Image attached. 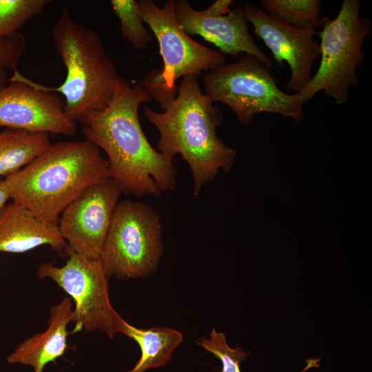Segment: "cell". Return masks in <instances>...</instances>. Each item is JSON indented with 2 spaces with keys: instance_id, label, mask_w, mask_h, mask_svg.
I'll return each instance as SVG.
<instances>
[{
  "instance_id": "obj_17",
  "label": "cell",
  "mask_w": 372,
  "mask_h": 372,
  "mask_svg": "<svg viewBox=\"0 0 372 372\" xmlns=\"http://www.w3.org/2000/svg\"><path fill=\"white\" fill-rule=\"evenodd\" d=\"M50 144V134L6 128L0 131V176L22 169Z\"/></svg>"
},
{
  "instance_id": "obj_18",
  "label": "cell",
  "mask_w": 372,
  "mask_h": 372,
  "mask_svg": "<svg viewBox=\"0 0 372 372\" xmlns=\"http://www.w3.org/2000/svg\"><path fill=\"white\" fill-rule=\"evenodd\" d=\"M263 10L293 27L316 32L322 28L320 0H262Z\"/></svg>"
},
{
  "instance_id": "obj_21",
  "label": "cell",
  "mask_w": 372,
  "mask_h": 372,
  "mask_svg": "<svg viewBox=\"0 0 372 372\" xmlns=\"http://www.w3.org/2000/svg\"><path fill=\"white\" fill-rule=\"evenodd\" d=\"M196 343L220 359L223 365L220 372H240V364L248 355L240 347H229L225 335L214 329L209 338H201Z\"/></svg>"
},
{
  "instance_id": "obj_14",
  "label": "cell",
  "mask_w": 372,
  "mask_h": 372,
  "mask_svg": "<svg viewBox=\"0 0 372 372\" xmlns=\"http://www.w3.org/2000/svg\"><path fill=\"white\" fill-rule=\"evenodd\" d=\"M43 245L56 251L68 248L57 223L41 220L13 201L0 209V251L23 253Z\"/></svg>"
},
{
  "instance_id": "obj_10",
  "label": "cell",
  "mask_w": 372,
  "mask_h": 372,
  "mask_svg": "<svg viewBox=\"0 0 372 372\" xmlns=\"http://www.w3.org/2000/svg\"><path fill=\"white\" fill-rule=\"evenodd\" d=\"M122 192L110 178L85 189L63 210L58 226L72 250L90 260L100 258Z\"/></svg>"
},
{
  "instance_id": "obj_5",
  "label": "cell",
  "mask_w": 372,
  "mask_h": 372,
  "mask_svg": "<svg viewBox=\"0 0 372 372\" xmlns=\"http://www.w3.org/2000/svg\"><path fill=\"white\" fill-rule=\"evenodd\" d=\"M360 0H344L334 19L324 17L319 68L309 83L296 94L304 104L319 92L346 103L349 90L359 83L357 69L365 59L364 43L371 31L370 21L360 16Z\"/></svg>"
},
{
  "instance_id": "obj_8",
  "label": "cell",
  "mask_w": 372,
  "mask_h": 372,
  "mask_svg": "<svg viewBox=\"0 0 372 372\" xmlns=\"http://www.w3.org/2000/svg\"><path fill=\"white\" fill-rule=\"evenodd\" d=\"M65 253L68 260L64 266L41 263L37 276L52 279L72 298L75 307L72 333L100 330L112 338L122 318L111 305L109 278L101 259L86 258L69 246Z\"/></svg>"
},
{
  "instance_id": "obj_24",
  "label": "cell",
  "mask_w": 372,
  "mask_h": 372,
  "mask_svg": "<svg viewBox=\"0 0 372 372\" xmlns=\"http://www.w3.org/2000/svg\"><path fill=\"white\" fill-rule=\"evenodd\" d=\"M233 3L234 1L231 0H217L203 11L204 13L211 16L225 15L230 12V6Z\"/></svg>"
},
{
  "instance_id": "obj_22",
  "label": "cell",
  "mask_w": 372,
  "mask_h": 372,
  "mask_svg": "<svg viewBox=\"0 0 372 372\" xmlns=\"http://www.w3.org/2000/svg\"><path fill=\"white\" fill-rule=\"evenodd\" d=\"M26 48L25 37L20 32L8 38H0V90L8 81V70L16 66Z\"/></svg>"
},
{
  "instance_id": "obj_19",
  "label": "cell",
  "mask_w": 372,
  "mask_h": 372,
  "mask_svg": "<svg viewBox=\"0 0 372 372\" xmlns=\"http://www.w3.org/2000/svg\"><path fill=\"white\" fill-rule=\"evenodd\" d=\"M48 0H0V38H8L33 17L39 15Z\"/></svg>"
},
{
  "instance_id": "obj_11",
  "label": "cell",
  "mask_w": 372,
  "mask_h": 372,
  "mask_svg": "<svg viewBox=\"0 0 372 372\" xmlns=\"http://www.w3.org/2000/svg\"><path fill=\"white\" fill-rule=\"evenodd\" d=\"M8 82L0 90V126L67 136L76 133L75 122L65 114L58 94L43 89L17 69Z\"/></svg>"
},
{
  "instance_id": "obj_2",
  "label": "cell",
  "mask_w": 372,
  "mask_h": 372,
  "mask_svg": "<svg viewBox=\"0 0 372 372\" xmlns=\"http://www.w3.org/2000/svg\"><path fill=\"white\" fill-rule=\"evenodd\" d=\"M202 93L197 75L183 77L174 100L163 112L143 108L147 120L158 130L157 150L174 159L180 154L188 164L194 182V195L214 180L220 170L228 172L236 151L217 135L223 121L222 111Z\"/></svg>"
},
{
  "instance_id": "obj_3",
  "label": "cell",
  "mask_w": 372,
  "mask_h": 372,
  "mask_svg": "<svg viewBox=\"0 0 372 372\" xmlns=\"http://www.w3.org/2000/svg\"><path fill=\"white\" fill-rule=\"evenodd\" d=\"M110 178L107 160L85 139L50 143L3 180L13 202L41 220L58 224L63 210L85 189Z\"/></svg>"
},
{
  "instance_id": "obj_4",
  "label": "cell",
  "mask_w": 372,
  "mask_h": 372,
  "mask_svg": "<svg viewBox=\"0 0 372 372\" xmlns=\"http://www.w3.org/2000/svg\"><path fill=\"white\" fill-rule=\"evenodd\" d=\"M52 39L66 68V77L57 87H41L63 94L65 114L74 122L90 112L105 108L121 76L99 34L77 23L64 8L52 28Z\"/></svg>"
},
{
  "instance_id": "obj_20",
  "label": "cell",
  "mask_w": 372,
  "mask_h": 372,
  "mask_svg": "<svg viewBox=\"0 0 372 372\" xmlns=\"http://www.w3.org/2000/svg\"><path fill=\"white\" fill-rule=\"evenodd\" d=\"M110 4L118 17L123 38L137 50H143L154 39L145 28L136 1L111 0Z\"/></svg>"
},
{
  "instance_id": "obj_15",
  "label": "cell",
  "mask_w": 372,
  "mask_h": 372,
  "mask_svg": "<svg viewBox=\"0 0 372 372\" xmlns=\"http://www.w3.org/2000/svg\"><path fill=\"white\" fill-rule=\"evenodd\" d=\"M48 329L25 340L8 356L10 364L31 366L34 372L63 355L69 334L67 326L73 320L72 301L64 298L50 311Z\"/></svg>"
},
{
  "instance_id": "obj_1",
  "label": "cell",
  "mask_w": 372,
  "mask_h": 372,
  "mask_svg": "<svg viewBox=\"0 0 372 372\" xmlns=\"http://www.w3.org/2000/svg\"><path fill=\"white\" fill-rule=\"evenodd\" d=\"M150 100L141 83L131 87L121 76L109 105L79 121L86 140L107 154L112 178L123 192L160 197L175 189L177 169L172 158L151 145L141 126L139 106Z\"/></svg>"
},
{
  "instance_id": "obj_23",
  "label": "cell",
  "mask_w": 372,
  "mask_h": 372,
  "mask_svg": "<svg viewBox=\"0 0 372 372\" xmlns=\"http://www.w3.org/2000/svg\"><path fill=\"white\" fill-rule=\"evenodd\" d=\"M159 72L160 70H152L139 83L147 91L151 99L155 100L165 110L174 100L178 93L170 91L166 87L160 77Z\"/></svg>"
},
{
  "instance_id": "obj_12",
  "label": "cell",
  "mask_w": 372,
  "mask_h": 372,
  "mask_svg": "<svg viewBox=\"0 0 372 372\" xmlns=\"http://www.w3.org/2000/svg\"><path fill=\"white\" fill-rule=\"evenodd\" d=\"M244 10L255 34L263 41L276 62L282 65L286 61L289 65L288 89L293 94L300 92L311 81L313 63L320 58V45L313 38L316 32L289 25L250 3Z\"/></svg>"
},
{
  "instance_id": "obj_6",
  "label": "cell",
  "mask_w": 372,
  "mask_h": 372,
  "mask_svg": "<svg viewBox=\"0 0 372 372\" xmlns=\"http://www.w3.org/2000/svg\"><path fill=\"white\" fill-rule=\"evenodd\" d=\"M204 88L214 102L227 105L242 125H250L260 113L280 114L296 123L304 118V104L298 95L282 92L270 68L249 54L209 70Z\"/></svg>"
},
{
  "instance_id": "obj_16",
  "label": "cell",
  "mask_w": 372,
  "mask_h": 372,
  "mask_svg": "<svg viewBox=\"0 0 372 372\" xmlns=\"http://www.w3.org/2000/svg\"><path fill=\"white\" fill-rule=\"evenodd\" d=\"M118 333L136 341L141 355L134 368L127 372H145L165 366L171 360L174 350L182 342V333L169 327L139 329L121 319Z\"/></svg>"
},
{
  "instance_id": "obj_9",
  "label": "cell",
  "mask_w": 372,
  "mask_h": 372,
  "mask_svg": "<svg viewBox=\"0 0 372 372\" xmlns=\"http://www.w3.org/2000/svg\"><path fill=\"white\" fill-rule=\"evenodd\" d=\"M174 1L167 0L160 8L152 0L136 1L143 22L159 45L163 61L160 77L169 90L178 93V79L221 66L225 58L218 50L198 43L183 31L175 17Z\"/></svg>"
},
{
  "instance_id": "obj_7",
  "label": "cell",
  "mask_w": 372,
  "mask_h": 372,
  "mask_svg": "<svg viewBox=\"0 0 372 372\" xmlns=\"http://www.w3.org/2000/svg\"><path fill=\"white\" fill-rule=\"evenodd\" d=\"M163 254L158 214L141 201H119L100 257L108 278L147 276L156 269Z\"/></svg>"
},
{
  "instance_id": "obj_25",
  "label": "cell",
  "mask_w": 372,
  "mask_h": 372,
  "mask_svg": "<svg viewBox=\"0 0 372 372\" xmlns=\"http://www.w3.org/2000/svg\"><path fill=\"white\" fill-rule=\"evenodd\" d=\"M9 199H10V196L4 180H0V209L6 205V203Z\"/></svg>"
},
{
  "instance_id": "obj_13",
  "label": "cell",
  "mask_w": 372,
  "mask_h": 372,
  "mask_svg": "<svg viewBox=\"0 0 372 372\" xmlns=\"http://www.w3.org/2000/svg\"><path fill=\"white\" fill-rule=\"evenodd\" d=\"M174 6L176 21L187 34L200 36L223 55L249 54L270 69L273 67L271 58L259 48L249 32L244 7L238 6L225 15L211 16L194 10L187 0H176Z\"/></svg>"
}]
</instances>
